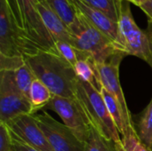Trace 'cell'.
<instances>
[{"label":"cell","mask_w":152,"mask_h":151,"mask_svg":"<svg viewBox=\"0 0 152 151\" xmlns=\"http://www.w3.org/2000/svg\"><path fill=\"white\" fill-rule=\"evenodd\" d=\"M36 78L45 85L53 95L75 98L78 77L74 68L58 52L40 51L26 58Z\"/></svg>","instance_id":"1"},{"label":"cell","mask_w":152,"mask_h":151,"mask_svg":"<svg viewBox=\"0 0 152 151\" xmlns=\"http://www.w3.org/2000/svg\"><path fill=\"white\" fill-rule=\"evenodd\" d=\"M75 9L76 19L69 27L71 44L78 52L91 57L96 64L105 62L111 56L118 53L114 43L94 28L79 10L76 7Z\"/></svg>","instance_id":"2"},{"label":"cell","mask_w":152,"mask_h":151,"mask_svg":"<svg viewBox=\"0 0 152 151\" xmlns=\"http://www.w3.org/2000/svg\"><path fill=\"white\" fill-rule=\"evenodd\" d=\"M118 37L114 43L118 52L134 55L147 62L152 69V28H140L135 23L130 5H122L118 20Z\"/></svg>","instance_id":"3"},{"label":"cell","mask_w":152,"mask_h":151,"mask_svg":"<svg viewBox=\"0 0 152 151\" xmlns=\"http://www.w3.org/2000/svg\"><path fill=\"white\" fill-rule=\"evenodd\" d=\"M76 98L81 104L91 125L99 133L102 138L115 142H121V135L99 90L78 78Z\"/></svg>","instance_id":"4"},{"label":"cell","mask_w":152,"mask_h":151,"mask_svg":"<svg viewBox=\"0 0 152 151\" xmlns=\"http://www.w3.org/2000/svg\"><path fill=\"white\" fill-rule=\"evenodd\" d=\"M43 49L19 25L7 0H0V54L32 56Z\"/></svg>","instance_id":"5"},{"label":"cell","mask_w":152,"mask_h":151,"mask_svg":"<svg viewBox=\"0 0 152 151\" xmlns=\"http://www.w3.org/2000/svg\"><path fill=\"white\" fill-rule=\"evenodd\" d=\"M24 114H32L29 99L17 87L13 71L0 70V123Z\"/></svg>","instance_id":"6"},{"label":"cell","mask_w":152,"mask_h":151,"mask_svg":"<svg viewBox=\"0 0 152 151\" xmlns=\"http://www.w3.org/2000/svg\"><path fill=\"white\" fill-rule=\"evenodd\" d=\"M45 108L57 113L63 124L68 126L81 142L85 143L87 142L92 125L76 97L67 98L54 95Z\"/></svg>","instance_id":"7"},{"label":"cell","mask_w":152,"mask_h":151,"mask_svg":"<svg viewBox=\"0 0 152 151\" xmlns=\"http://www.w3.org/2000/svg\"><path fill=\"white\" fill-rule=\"evenodd\" d=\"M38 0H17L20 25L44 51L57 52L55 42L45 28L37 10Z\"/></svg>","instance_id":"8"},{"label":"cell","mask_w":152,"mask_h":151,"mask_svg":"<svg viewBox=\"0 0 152 151\" xmlns=\"http://www.w3.org/2000/svg\"><path fill=\"white\" fill-rule=\"evenodd\" d=\"M35 117L53 151H86V143L81 142L63 123L46 112L35 115Z\"/></svg>","instance_id":"9"},{"label":"cell","mask_w":152,"mask_h":151,"mask_svg":"<svg viewBox=\"0 0 152 151\" xmlns=\"http://www.w3.org/2000/svg\"><path fill=\"white\" fill-rule=\"evenodd\" d=\"M124 56L126 55L118 53L111 56L105 62L98 64L95 63V65L102 87H104L117 100L128 128L130 125H134V123L132 119L131 112L126 104L119 82V66Z\"/></svg>","instance_id":"10"},{"label":"cell","mask_w":152,"mask_h":151,"mask_svg":"<svg viewBox=\"0 0 152 151\" xmlns=\"http://www.w3.org/2000/svg\"><path fill=\"white\" fill-rule=\"evenodd\" d=\"M12 135L18 141L38 151H53L38 125L35 115L24 114L6 123Z\"/></svg>","instance_id":"11"},{"label":"cell","mask_w":152,"mask_h":151,"mask_svg":"<svg viewBox=\"0 0 152 151\" xmlns=\"http://www.w3.org/2000/svg\"><path fill=\"white\" fill-rule=\"evenodd\" d=\"M72 4L83 13L94 28L104 34L113 43L116 42L118 31V22H115L103 12L94 8L83 0H75L72 2Z\"/></svg>","instance_id":"12"},{"label":"cell","mask_w":152,"mask_h":151,"mask_svg":"<svg viewBox=\"0 0 152 151\" xmlns=\"http://www.w3.org/2000/svg\"><path fill=\"white\" fill-rule=\"evenodd\" d=\"M37 10L42 20L53 36L54 42L64 41L71 44L72 39L69 28L61 19V17L49 6L45 1H37Z\"/></svg>","instance_id":"13"},{"label":"cell","mask_w":152,"mask_h":151,"mask_svg":"<svg viewBox=\"0 0 152 151\" xmlns=\"http://www.w3.org/2000/svg\"><path fill=\"white\" fill-rule=\"evenodd\" d=\"M74 69L80 80L89 83L101 92L102 85L100 81L95 62L91 57L85 56L79 58L74 66Z\"/></svg>","instance_id":"14"},{"label":"cell","mask_w":152,"mask_h":151,"mask_svg":"<svg viewBox=\"0 0 152 151\" xmlns=\"http://www.w3.org/2000/svg\"><path fill=\"white\" fill-rule=\"evenodd\" d=\"M53 96V93L49 90V88L40 80L36 78L32 83L29 93L32 115H35L37 110L45 108V106L51 101Z\"/></svg>","instance_id":"15"},{"label":"cell","mask_w":152,"mask_h":151,"mask_svg":"<svg viewBox=\"0 0 152 151\" xmlns=\"http://www.w3.org/2000/svg\"><path fill=\"white\" fill-rule=\"evenodd\" d=\"M134 126L140 140L152 150V99L140 115Z\"/></svg>","instance_id":"16"},{"label":"cell","mask_w":152,"mask_h":151,"mask_svg":"<svg viewBox=\"0 0 152 151\" xmlns=\"http://www.w3.org/2000/svg\"><path fill=\"white\" fill-rule=\"evenodd\" d=\"M101 93L103 97V100L105 101L108 111H109L111 118L113 119L120 135H123L124 133L126 131L127 126H126V124L125 122L124 117L122 115L120 107H119L117 100L104 87H102Z\"/></svg>","instance_id":"17"},{"label":"cell","mask_w":152,"mask_h":151,"mask_svg":"<svg viewBox=\"0 0 152 151\" xmlns=\"http://www.w3.org/2000/svg\"><path fill=\"white\" fill-rule=\"evenodd\" d=\"M75 1V0H74ZM94 8L101 11L115 22H118L123 0H83Z\"/></svg>","instance_id":"18"},{"label":"cell","mask_w":152,"mask_h":151,"mask_svg":"<svg viewBox=\"0 0 152 151\" xmlns=\"http://www.w3.org/2000/svg\"><path fill=\"white\" fill-rule=\"evenodd\" d=\"M69 28L76 19V9L70 0H45Z\"/></svg>","instance_id":"19"},{"label":"cell","mask_w":152,"mask_h":151,"mask_svg":"<svg viewBox=\"0 0 152 151\" xmlns=\"http://www.w3.org/2000/svg\"><path fill=\"white\" fill-rule=\"evenodd\" d=\"M13 78L19 90L28 99H29L30 88L33 81L36 79V77L31 71L28 65L25 63L21 68L13 71Z\"/></svg>","instance_id":"20"},{"label":"cell","mask_w":152,"mask_h":151,"mask_svg":"<svg viewBox=\"0 0 152 151\" xmlns=\"http://www.w3.org/2000/svg\"><path fill=\"white\" fill-rule=\"evenodd\" d=\"M121 144L125 151H152L138 137L134 125H130L121 135Z\"/></svg>","instance_id":"21"},{"label":"cell","mask_w":152,"mask_h":151,"mask_svg":"<svg viewBox=\"0 0 152 151\" xmlns=\"http://www.w3.org/2000/svg\"><path fill=\"white\" fill-rule=\"evenodd\" d=\"M55 47L58 53L74 68L78 61V53L76 48L69 43L64 41H56Z\"/></svg>","instance_id":"22"},{"label":"cell","mask_w":152,"mask_h":151,"mask_svg":"<svg viewBox=\"0 0 152 151\" xmlns=\"http://www.w3.org/2000/svg\"><path fill=\"white\" fill-rule=\"evenodd\" d=\"M25 63L26 59L24 57H9L0 54V70L15 71L21 68Z\"/></svg>","instance_id":"23"},{"label":"cell","mask_w":152,"mask_h":151,"mask_svg":"<svg viewBox=\"0 0 152 151\" xmlns=\"http://www.w3.org/2000/svg\"><path fill=\"white\" fill-rule=\"evenodd\" d=\"M0 151H13L12 137L5 123H0Z\"/></svg>","instance_id":"24"},{"label":"cell","mask_w":152,"mask_h":151,"mask_svg":"<svg viewBox=\"0 0 152 151\" xmlns=\"http://www.w3.org/2000/svg\"><path fill=\"white\" fill-rule=\"evenodd\" d=\"M86 151H102V137L99 133L92 126L89 139L86 142Z\"/></svg>","instance_id":"25"},{"label":"cell","mask_w":152,"mask_h":151,"mask_svg":"<svg viewBox=\"0 0 152 151\" xmlns=\"http://www.w3.org/2000/svg\"><path fill=\"white\" fill-rule=\"evenodd\" d=\"M12 142H13V151H38L30 148L29 146L24 144L23 142L18 141L12 135Z\"/></svg>","instance_id":"26"},{"label":"cell","mask_w":152,"mask_h":151,"mask_svg":"<svg viewBox=\"0 0 152 151\" xmlns=\"http://www.w3.org/2000/svg\"><path fill=\"white\" fill-rule=\"evenodd\" d=\"M102 151H117L116 142L113 141H106L102 138Z\"/></svg>","instance_id":"27"},{"label":"cell","mask_w":152,"mask_h":151,"mask_svg":"<svg viewBox=\"0 0 152 151\" xmlns=\"http://www.w3.org/2000/svg\"><path fill=\"white\" fill-rule=\"evenodd\" d=\"M140 8L147 14L150 19V21L152 22V0H148Z\"/></svg>","instance_id":"28"},{"label":"cell","mask_w":152,"mask_h":151,"mask_svg":"<svg viewBox=\"0 0 152 151\" xmlns=\"http://www.w3.org/2000/svg\"><path fill=\"white\" fill-rule=\"evenodd\" d=\"M7 1H8V3L10 4V7H11V9H12V12H13V14H14V16L16 18L19 25H20V14H19V9H18V2H17V0H7Z\"/></svg>","instance_id":"29"},{"label":"cell","mask_w":152,"mask_h":151,"mask_svg":"<svg viewBox=\"0 0 152 151\" xmlns=\"http://www.w3.org/2000/svg\"><path fill=\"white\" fill-rule=\"evenodd\" d=\"M126 1H128V2H130V3H133L134 4H135V5L141 7V6H142L144 3H146L148 0H126Z\"/></svg>","instance_id":"30"},{"label":"cell","mask_w":152,"mask_h":151,"mask_svg":"<svg viewBox=\"0 0 152 151\" xmlns=\"http://www.w3.org/2000/svg\"><path fill=\"white\" fill-rule=\"evenodd\" d=\"M116 150H117V151H125L122 144H121V142H116Z\"/></svg>","instance_id":"31"},{"label":"cell","mask_w":152,"mask_h":151,"mask_svg":"<svg viewBox=\"0 0 152 151\" xmlns=\"http://www.w3.org/2000/svg\"><path fill=\"white\" fill-rule=\"evenodd\" d=\"M73 1H74V0H70V2H71V3H72V2H73Z\"/></svg>","instance_id":"32"},{"label":"cell","mask_w":152,"mask_h":151,"mask_svg":"<svg viewBox=\"0 0 152 151\" xmlns=\"http://www.w3.org/2000/svg\"><path fill=\"white\" fill-rule=\"evenodd\" d=\"M38 1H45V0H38Z\"/></svg>","instance_id":"33"}]
</instances>
